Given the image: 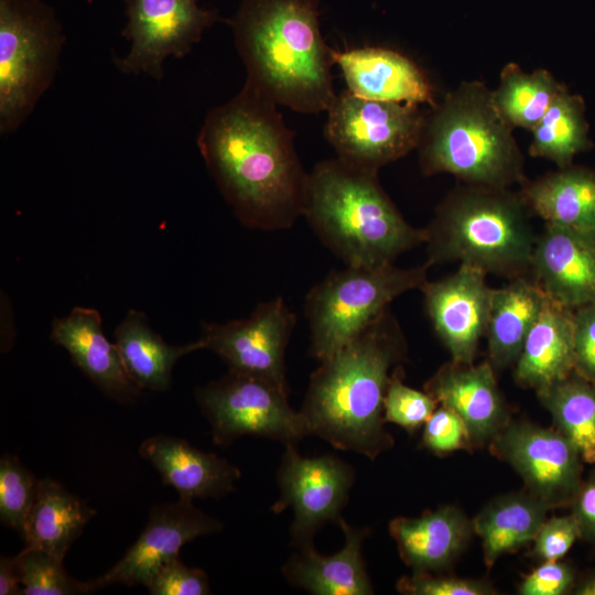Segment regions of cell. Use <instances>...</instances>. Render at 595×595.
Instances as JSON below:
<instances>
[{
  "instance_id": "obj_39",
  "label": "cell",
  "mask_w": 595,
  "mask_h": 595,
  "mask_svg": "<svg viewBox=\"0 0 595 595\" xmlns=\"http://www.w3.org/2000/svg\"><path fill=\"white\" fill-rule=\"evenodd\" d=\"M580 538V528L572 513L545 519L532 542V555L543 562L559 561Z\"/></svg>"
},
{
  "instance_id": "obj_30",
  "label": "cell",
  "mask_w": 595,
  "mask_h": 595,
  "mask_svg": "<svg viewBox=\"0 0 595 595\" xmlns=\"http://www.w3.org/2000/svg\"><path fill=\"white\" fill-rule=\"evenodd\" d=\"M530 154L554 162L559 169L572 165L574 156L592 147L585 104L566 87L553 100L544 116L531 130Z\"/></svg>"
},
{
  "instance_id": "obj_1",
  "label": "cell",
  "mask_w": 595,
  "mask_h": 595,
  "mask_svg": "<svg viewBox=\"0 0 595 595\" xmlns=\"http://www.w3.org/2000/svg\"><path fill=\"white\" fill-rule=\"evenodd\" d=\"M277 104L245 84L210 109L197 137L205 164L247 227L280 230L303 216L309 173Z\"/></svg>"
},
{
  "instance_id": "obj_32",
  "label": "cell",
  "mask_w": 595,
  "mask_h": 595,
  "mask_svg": "<svg viewBox=\"0 0 595 595\" xmlns=\"http://www.w3.org/2000/svg\"><path fill=\"white\" fill-rule=\"evenodd\" d=\"M564 87L547 69L526 73L509 63L500 73L493 99L508 125L531 131Z\"/></svg>"
},
{
  "instance_id": "obj_27",
  "label": "cell",
  "mask_w": 595,
  "mask_h": 595,
  "mask_svg": "<svg viewBox=\"0 0 595 595\" xmlns=\"http://www.w3.org/2000/svg\"><path fill=\"white\" fill-rule=\"evenodd\" d=\"M113 336L126 371L141 390H167L176 361L203 349L198 339L185 345L167 344L150 327L145 314L137 310L128 311Z\"/></svg>"
},
{
  "instance_id": "obj_28",
  "label": "cell",
  "mask_w": 595,
  "mask_h": 595,
  "mask_svg": "<svg viewBox=\"0 0 595 595\" xmlns=\"http://www.w3.org/2000/svg\"><path fill=\"white\" fill-rule=\"evenodd\" d=\"M551 510L529 491L501 495L489 501L472 520L482 540L483 558L493 567L505 554L532 543Z\"/></svg>"
},
{
  "instance_id": "obj_14",
  "label": "cell",
  "mask_w": 595,
  "mask_h": 595,
  "mask_svg": "<svg viewBox=\"0 0 595 595\" xmlns=\"http://www.w3.org/2000/svg\"><path fill=\"white\" fill-rule=\"evenodd\" d=\"M296 323L282 298L262 302L245 318L207 323L198 338L229 371L267 380L288 390L285 350Z\"/></svg>"
},
{
  "instance_id": "obj_29",
  "label": "cell",
  "mask_w": 595,
  "mask_h": 595,
  "mask_svg": "<svg viewBox=\"0 0 595 595\" xmlns=\"http://www.w3.org/2000/svg\"><path fill=\"white\" fill-rule=\"evenodd\" d=\"M95 513L62 484L45 477L40 479L37 495L21 537L26 547L64 560Z\"/></svg>"
},
{
  "instance_id": "obj_37",
  "label": "cell",
  "mask_w": 595,
  "mask_h": 595,
  "mask_svg": "<svg viewBox=\"0 0 595 595\" xmlns=\"http://www.w3.org/2000/svg\"><path fill=\"white\" fill-rule=\"evenodd\" d=\"M151 595H207L209 580L202 569L186 566L180 558L162 565L147 585Z\"/></svg>"
},
{
  "instance_id": "obj_21",
  "label": "cell",
  "mask_w": 595,
  "mask_h": 595,
  "mask_svg": "<svg viewBox=\"0 0 595 595\" xmlns=\"http://www.w3.org/2000/svg\"><path fill=\"white\" fill-rule=\"evenodd\" d=\"M142 458L158 470L164 485L181 499L221 498L235 489L240 470L226 458L203 452L186 440L154 435L139 447Z\"/></svg>"
},
{
  "instance_id": "obj_41",
  "label": "cell",
  "mask_w": 595,
  "mask_h": 595,
  "mask_svg": "<svg viewBox=\"0 0 595 595\" xmlns=\"http://www.w3.org/2000/svg\"><path fill=\"white\" fill-rule=\"evenodd\" d=\"M574 371L595 387V303L574 310Z\"/></svg>"
},
{
  "instance_id": "obj_9",
  "label": "cell",
  "mask_w": 595,
  "mask_h": 595,
  "mask_svg": "<svg viewBox=\"0 0 595 595\" xmlns=\"http://www.w3.org/2000/svg\"><path fill=\"white\" fill-rule=\"evenodd\" d=\"M424 120L419 105L371 100L346 90L327 110L324 136L337 159L378 172L418 148Z\"/></svg>"
},
{
  "instance_id": "obj_24",
  "label": "cell",
  "mask_w": 595,
  "mask_h": 595,
  "mask_svg": "<svg viewBox=\"0 0 595 595\" xmlns=\"http://www.w3.org/2000/svg\"><path fill=\"white\" fill-rule=\"evenodd\" d=\"M574 369V310L548 296L515 364V379L539 392L566 379Z\"/></svg>"
},
{
  "instance_id": "obj_10",
  "label": "cell",
  "mask_w": 595,
  "mask_h": 595,
  "mask_svg": "<svg viewBox=\"0 0 595 595\" xmlns=\"http://www.w3.org/2000/svg\"><path fill=\"white\" fill-rule=\"evenodd\" d=\"M288 390L252 376L229 371L198 387L197 404L207 419L215 444L227 446L250 435L298 444L307 436L305 422L291 408Z\"/></svg>"
},
{
  "instance_id": "obj_3",
  "label": "cell",
  "mask_w": 595,
  "mask_h": 595,
  "mask_svg": "<svg viewBox=\"0 0 595 595\" xmlns=\"http://www.w3.org/2000/svg\"><path fill=\"white\" fill-rule=\"evenodd\" d=\"M317 0H242L227 19L246 83L277 105L327 111L336 93L332 48L320 29Z\"/></svg>"
},
{
  "instance_id": "obj_31",
  "label": "cell",
  "mask_w": 595,
  "mask_h": 595,
  "mask_svg": "<svg viewBox=\"0 0 595 595\" xmlns=\"http://www.w3.org/2000/svg\"><path fill=\"white\" fill-rule=\"evenodd\" d=\"M537 396L583 462L595 463V387L574 371Z\"/></svg>"
},
{
  "instance_id": "obj_23",
  "label": "cell",
  "mask_w": 595,
  "mask_h": 595,
  "mask_svg": "<svg viewBox=\"0 0 595 595\" xmlns=\"http://www.w3.org/2000/svg\"><path fill=\"white\" fill-rule=\"evenodd\" d=\"M342 550L331 555L320 554L314 545L298 549L282 566L286 581L314 595H370L371 580L363 556V543L368 528L354 527L342 518Z\"/></svg>"
},
{
  "instance_id": "obj_40",
  "label": "cell",
  "mask_w": 595,
  "mask_h": 595,
  "mask_svg": "<svg viewBox=\"0 0 595 595\" xmlns=\"http://www.w3.org/2000/svg\"><path fill=\"white\" fill-rule=\"evenodd\" d=\"M575 573L566 563L544 561L520 583V595H563L572 591Z\"/></svg>"
},
{
  "instance_id": "obj_20",
  "label": "cell",
  "mask_w": 595,
  "mask_h": 595,
  "mask_svg": "<svg viewBox=\"0 0 595 595\" xmlns=\"http://www.w3.org/2000/svg\"><path fill=\"white\" fill-rule=\"evenodd\" d=\"M348 91L361 98L436 106L433 90L421 69L397 51L365 46L346 51L332 48Z\"/></svg>"
},
{
  "instance_id": "obj_12",
  "label": "cell",
  "mask_w": 595,
  "mask_h": 595,
  "mask_svg": "<svg viewBox=\"0 0 595 595\" xmlns=\"http://www.w3.org/2000/svg\"><path fill=\"white\" fill-rule=\"evenodd\" d=\"M127 22L121 32L129 53L115 58L125 74L145 73L155 79L164 75L163 63L183 57L202 39L204 31L221 20L217 9H204L197 0H125Z\"/></svg>"
},
{
  "instance_id": "obj_2",
  "label": "cell",
  "mask_w": 595,
  "mask_h": 595,
  "mask_svg": "<svg viewBox=\"0 0 595 595\" xmlns=\"http://www.w3.org/2000/svg\"><path fill=\"white\" fill-rule=\"evenodd\" d=\"M407 353L402 331L387 310L321 360L299 410L309 435L371 461L389 451L394 440L385 429L383 399Z\"/></svg>"
},
{
  "instance_id": "obj_5",
  "label": "cell",
  "mask_w": 595,
  "mask_h": 595,
  "mask_svg": "<svg viewBox=\"0 0 595 595\" xmlns=\"http://www.w3.org/2000/svg\"><path fill=\"white\" fill-rule=\"evenodd\" d=\"M531 212L521 192L462 183L425 228L426 262H458L510 280L527 277L537 240Z\"/></svg>"
},
{
  "instance_id": "obj_42",
  "label": "cell",
  "mask_w": 595,
  "mask_h": 595,
  "mask_svg": "<svg viewBox=\"0 0 595 595\" xmlns=\"http://www.w3.org/2000/svg\"><path fill=\"white\" fill-rule=\"evenodd\" d=\"M571 507V513L580 528L581 539L595 545V470L582 480Z\"/></svg>"
},
{
  "instance_id": "obj_25",
  "label": "cell",
  "mask_w": 595,
  "mask_h": 595,
  "mask_svg": "<svg viewBox=\"0 0 595 595\" xmlns=\"http://www.w3.org/2000/svg\"><path fill=\"white\" fill-rule=\"evenodd\" d=\"M547 299L542 289L528 277L511 279L507 285L493 289L485 336L488 361L495 371L516 364Z\"/></svg>"
},
{
  "instance_id": "obj_8",
  "label": "cell",
  "mask_w": 595,
  "mask_h": 595,
  "mask_svg": "<svg viewBox=\"0 0 595 595\" xmlns=\"http://www.w3.org/2000/svg\"><path fill=\"white\" fill-rule=\"evenodd\" d=\"M65 41L43 0H0V131H14L52 84Z\"/></svg>"
},
{
  "instance_id": "obj_22",
  "label": "cell",
  "mask_w": 595,
  "mask_h": 595,
  "mask_svg": "<svg viewBox=\"0 0 595 595\" xmlns=\"http://www.w3.org/2000/svg\"><path fill=\"white\" fill-rule=\"evenodd\" d=\"M389 532L400 558L413 572L448 569L466 549L473 531L472 520L456 506L445 505L420 517H398Z\"/></svg>"
},
{
  "instance_id": "obj_38",
  "label": "cell",
  "mask_w": 595,
  "mask_h": 595,
  "mask_svg": "<svg viewBox=\"0 0 595 595\" xmlns=\"http://www.w3.org/2000/svg\"><path fill=\"white\" fill-rule=\"evenodd\" d=\"M422 444L437 455L470 450L463 420L453 410L443 405L436 408L423 425Z\"/></svg>"
},
{
  "instance_id": "obj_11",
  "label": "cell",
  "mask_w": 595,
  "mask_h": 595,
  "mask_svg": "<svg viewBox=\"0 0 595 595\" xmlns=\"http://www.w3.org/2000/svg\"><path fill=\"white\" fill-rule=\"evenodd\" d=\"M277 482L280 497L271 510L274 513L292 510L291 544L304 549L314 545V537L323 526L338 524L343 518L355 469L335 455L303 456L296 444H286Z\"/></svg>"
},
{
  "instance_id": "obj_43",
  "label": "cell",
  "mask_w": 595,
  "mask_h": 595,
  "mask_svg": "<svg viewBox=\"0 0 595 595\" xmlns=\"http://www.w3.org/2000/svg\"><path fill=\"white\" fill-rule=\"evenodd\" d=\"M0 595H22L18 555L0 558Z\"/></svg>"
},
{
  "instance_id": "obj_34",
  "label": "cell",
  "mask_w": 595,
  "mask_h": 595,
  "mask_svg": "<svg viewBox=\"0 0 595 595\" xmlns=\"http://www.w3.org/2000/svg\"><path fill=\"white\" fill-rule=\"evenodd\" d=\"M40 479L18 457L6 454L0 459V520L6 527L23 533L34 505Z\"/></svg>"
},
{
  "instance_id": "obj_4",
  "label": "cell",
  "mask_w": 595,
  "mask_h": 595,
  "mask_svg": "<svg viewBox=\"0 0 595 595\" xmlns=\"http://www.w3.org/2000/svg\"><path fill=\"white\" fill-rule=\"evenodd\" d=\"M377 174L336 158L317 163L307 176L303 216L349 267L391 264L426 240L425 228L403 218Z\"/></svg>"
},
{
  "instance_id": "obj_13",
  "label": "cell",
  "mask_w": 595,
  "mask_h": 595,
  "mask_svg": "<svg viewBox=\"0 0 595 595\" xmlns=\"http://www.w3.org/2000/svg\"><path fill=\"white\" fill-rule=\"evenodd\" d=\"M488 448L508 463L527 491L550 509L571 505L582 483L583 459L558 429L510 420Z\"/></svg>"
},
{
  "instance_id": "obj_18",
  "label": "cell",
  "mask_w": 595,
  "mask_h": 595,
  "mask_svg": "<svg viewBox=\"0 0 595 595\" xmlns=\"http://www.w3.org/2000/svg\"><path fill=\"white\" fill-rule=\"evenodd\" d=\"M531 273L547 296L569 309L595 303V232L545 224Z\"/></svg>"
},
{
  "instance_id": "obj_15",
  "label": "cell",
  "mask_w": 595,
  "mask_h": 595,
  "mask_svg": "<svg viewBox=\"0 0 595 595\" xmlns=\"http://www.w3.org/2000/svg\"><path fill=\"white\" fill-rule=\"evenodd\" d=\"M223 530V523L196 508L193 500L178 499L154 506L137 541L105 574L88 581L93 591L111 585L147 586L156 571L178 556L186 543Z\"/></svg>"
},
{
  "instance_id": "obj_35",
  "label": "cell",
  "mask_w": 595,
  "mask_h": 595,
  "mask_svg": "<svg viewBox=\"0 0 595 595\" xmlns=\"http://www.w3.org/2000/svg\"><path fill=\"white\" fill-rule=\"evenodd\" d=\"M437 401L426 391L411 388L402 381V366L392 374L383 399L386 422L414 433L436 410Z\"/></svg>"
},
{
  "instance_id": "obj_33",
  "label": "cell",
  "mask_w": 595,
  "mask_h": 595,
  "mask_svg": "<svg viewBox=\"0 0 595 595\" xmlns=\"http://www.w3.org/2000/svg\"><path fill=\"white\" fill-rule=\"evenodd\" d=\"M22 595H78L94 592L89 582L73 578L62 559L40 549L24 547L17 554Z\"/></svg>"
},
{
  "instance_id": "obj_36",
  "label": "cell",
  "mask_w": 595,
  "mask_h": 595,
  "mask_svg": "<svg viewBox=\"0 0 595 595\" xmlns=\"http://www.w3.org/2000/svg\"><path fill=\"white\" fill-rule=\"evenodd\" d=\"M397 589L404 595H491L495 587L486 580L464 578L451 575H433L432 572H413L397 582Z\"/></svg>"
},
{
  "instance_id": "obj_26",
  "label": "cell",
  "mask_w": 595,
  "mask_h": 595,
  "mask_svg": "<svg viewBox=\"0 0 595 595\" xmlns=\"http://www.w3.org/2000/svg\"><path fill=\"white\" fill-rule=\"evenodd\" d=\"M520 192L545 224L595 232V171L570 165L526 181Z\"/></svg>"
},
{
  "instance_id": "obj_19",
  "label": "cell",
  "mask_w": 595,
  "mask_h": 595,
  "mask_svg": "<svg viewBox=\"0 0 595 595\" xmlns=\"http://www.w3.org/2000/svg\"><path fill=\"white\" fill-rule=\"evenodd\" d=\"M50 338L63 347L82 372L108 398L132 402L141 389L131 380L115 343L102 329L98 311L75 306L52 323Z\"/></svg>"
},
{
  "instance_id": "obj_17",
  "label": "cell",
  "mask_w": 595,
  "mask_h": 595,
  "mask_svg": "<svg viewBox=\"0 0 595 595\" xmlns=\"http://www.w3.org/2000/svg\"><path fill=\"white\" fill-rule=\"evenodd\" d=\"M424 391L463 420L470 450L488 447L511 420L488 360L478 365L451 360L424 383Z\"/></svg>"
},
{
  "instance_id": "obj_6",
  "label": "cell",
  "mask_w": 595,
  "mask_h": 595,
  "mask_svg": "<svg viewBox=\"0 0 595 595\" xmlns=\"http://www.w3.org/2000/svg\"><path fill=\"white\" fill-rule=\"evenodd\" d=\"M513 128L497 110L493 90L464 82L425 115L418 145L426 175L448 173L462 183L510 187L526 182Z\"/></svg>"
},
{
  "instance_id": "obj_7",
  "label": "cell",
  "mask_w": 595,
  "mask_h": 595,
  "mask_svg": "<svg viewBox=\"0 0 595 595\" xmlns=\"http://www.w3.org/2000/svg\"><path fill=\"white\" fill-rule=\"evenodd\" d=\"M424 264L399 268L349 267L332 271L306 294L310 354L318 361L335 353L381 316L399 295L428 281Z\"/></svg>"
},
{
  "instance_id": "obj_44",
  "label": "cell",
  "mask_w": 595,
  "mask_h": 595,
  "mask_svg": "<svg viewBox=\"0 0 595 595\" xmlns=\"http://www.w3.org/2000/svg\"><path fill=\"white\" fill-rule=\"evenodd\" d=\"M572 593L575 595H595V573H591L575 583Z\"/></svg>"
},
{
  "instance_id": "obj_16",
  "label": "cell",
  "mask_w": 595,
  "mask_h": 595,
  "mask_svg": "<svg viewBox=\"0 0 595 595\" xmlns=\"http://www.w3.org/2000/svg\"><path fill=\"white\" fill-rule=\"evenodd\" d=\"M434 331L453 361L474 364L480 338L486 335L493 289L486 273L459 264L451 275L426 281L420 289Z\"/></svg>"
}]
</instances>
